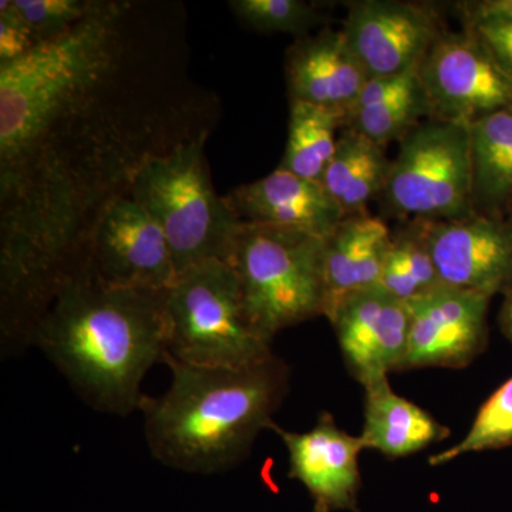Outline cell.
Returning a JSON list of instances; mask_svg holds the SVG:
<instances>
[{"label":"cell","mask_w":512,"mask_h":512,"mask_svg":"<svg viewBox=\"0 0 512 512\" xmlns=\"http://www.w3.org/2000/svg\"><path fill=\"white\" fill-rule=\"evenodd\" d=\"M500 326L505 338L512 343V289L505 293L503 306L500 311Z\"/></svg>","instance_id":"f546056e"},{"label":"cell","mask_w":512,"mask_h":512,"mask_svg":"<svg viewBox=\"0 0 512 512\" xmlns=\"http://www.w3.org/2000/svg\"><path fill=\"white\" fill-rule=\"evenodd\" d=\"M379 200L402 222L466 220L476 215L470 126L429 119L399 141Z\"/></svg>","instance_id":"52a82bcc"},{"label":"cell","mask_w":512,"mask_h":512,"mask_svg":"<svg viewBox=\"0 0 512 512\" xmlns=\"http://www.w3.org/2000/svg\"><path fill=\"white\" fill-rule=\"evenodd\" d=\"M470 35L490 53L512 83V22L503 19H483L463 23Z\"/></svg>","instance_id":"83f0119b"},{"label":"cell","mask_w":512,"mask_h":512,"mask_svg":"<svg viewBox=\"0 0 512 512\" xmlns=\"http://www.w3.org/2000/svg\"><path fill=\"white\" fill-rule=\"evenodd\" d=\"M512 444V377L501 384L478 410L466 437L429 458L431 467L446 466L480 451L500 450Z\"/></svg>","instance_id":"cb8c5ba5"},{"label":"cell","mask_w":512,"mask_h":512,"mask_svg":"<svg viewBox=\"0 0 512 512\" xmlns=\"http://www.w3.org/2000/svg\"><path fill=\"white\" fill-rule=\"evenodd\" d=\"M289 101H301L345 117L369 82L342 29L323 28L286 50Z\"/></svg>","instance_id":"9a60e30c"},{"label":"cell","mask_w":512,"mask_h":512,"mask_svg":"<svg viewBox=\"0 0 512 512\" xmlns=\"http://www.w3.org/2000/svg\"><path fill=\"white\" fill-rule=\"evenodd\" d=\"M490 296L441 285L407 302L409 345L399 372L463 369L487 348Z\"/></svg>","instance_id":"7c38bea8"},{"label":"cell","mask_w":512,"mask_h":512,"mask_svg":"<svg viewBox=\"0 0 512 512\" xmlns=\"http://www.w3.org/2000/svg\"><path fill=\"white\" fill-rule=\"evenodd\" d=\"M225 200L242 222L295 229L319 238L329 237L345 218L322 183L281 168L254 183L239 185Z\"/></svg>","instance_id":"2e32d148"},{"label":"cell","mask_w":512,"mask_h":512,"mask_svg":"<svg viewBox=\"0 0 512 512\" xmlns=\"http://www.w3.org/2000/svg\"><path fill=\"white\" fill-rule=\"evenodd\" d=\"M285 444L289 477L301 481L311 495L313 512H360L362 488L359 457L366 450L362 439L340 429L332 414H319L311 430L271 429Z\"/></svg>","instance_id":"5bb4252c"},{"label":"cell","mask_w":512,"mask_h":512,"mask_svg":"<svg viewBox=\"0 0 512 512\" xmlns=\"http://www.w3.org/2000/svg\"><path fill=\"white\" fill-rule=\"evenodd\" d=\"M390 242L392 231L382 218L362 214L339 222L325 238L328 309L346 293L380 285Z\"/></svg>","instance_id":"e0dca14e"},{"label":"cell","mask_w":512,"mask_h":512,"mask_svg":"<svg viewBox=\"0 0 512 512\" xmlns=\"http://www.w3.org/2000/svg\"><path fill=\"white\" fill-rule=\"evenodd\" d=\"M508 218H510V220L512 221V205L510 208V212H508Z\"/></svg>","instance_id":"4dcf8cb0"},{"label":"cell","mask_w":512,"mask_h":512,"mask_svg":"<svg viewBox=\"0 0 512 512\" xmlns=\"http://www.w3.org/2000/svg\"><path fill=\"white\" fill-rule=\"evenodd\" d=\"M174 0H93L69 32L0 64V353L23 355L94 229L153 158L211 134Z\"/></svg>","instance_id":"6da1fadb"},{"label":"cell","mask_w":512,"mask_h":512,"mask_svg":"<svg viewBox=\"0 0 512 512\" xmlns=\"http://www.w3.org/2000/svg\"><path fill=\"white\" fill-rule=\"evenodd\" d=\"M235 18L261 33H286L296 39L312 35V30L328 22L315 2L306 0H231Z\"/></svg>","instance_id":"d4e9b609"},{"label":"cell","mask_w":512,"mask_h":512,"mask_svg":"<svg viewBox=\"0 0 512 512\" xmlns=\"http://www.w3.org/2000/svg\"><path fill=\"white\" fill-rule=\"evenodd\" d=\"M87 272L113 288L168 291L177 279L163 229L136 200L120 198L94 229Z\"/></svg>","instance_id":"9c48e42d"},{"label":"cell","mask_w":512,"mask_h":512,"mask_svg":"<svg viewBox=\"0 0 512 512\" xmlns=\"http://www.w3.org/2000/svg\"><path fill=\"white\" fill-rule=\"evenodd\" d=\"M167 292L113 288L86 272L56 296L33 348L97 412H140L144 377L167 353Z\"/></svg>","instance_id":"7a4b0ae2"},{"label":"cell","mask_w":512,"mask_h":512,"mask_svg":"<svg viewBox=\"0 0 512 512\" xmlns=\"http://www.w3.org/2000/svg\"><path fill=\"white\" fill-rule=\"evenodd\" d=\"M390 165L384 147L342 127L335 154L320 183L345 217L369 214L370 202L382 195Z\"/></svg>","instance_id":"ffe728a7"},{"label":"cell","mask_w":512,"mask_h":512,"mask_svg":"<svg viewBox=\"0 0 512 512\" xmlns=\"http://www.w3.org/2000/svg\"><path fill=\"white\" fill-rule=\"evenodd\" d=\"M441 285L427 242L426 222H402L392 232L380 286L410 302Z\"/></svg>","instance_id":"7402d4cb"},{"label":"cell","mask_w":512,"mask_h":512,"mask_svg":"<svg viewBox=\"0 0 512 512\" xmlns=\"http://www.w3.org/2000/svg\"><path fill=\"white\" fill-rule=\"evenodd\" d=\"M167 353L177 362L242 367L274 355L249 320L234 269L220 259L178 275L167 292Z\"/></svg>","instance_id":"8992f818"},{"label":"cell","mask_w":512,"mask_h":512,"mask_svg":"<svg viewBox=\"0 0 512 512\" xmlns=\"http://www.w3.org/2000/svg\"><path fill=\"white\" fill-rule=\"evenodd\" d=\"M369 79L417 72L446 28L436 9L400 0H356L342 25Z\"/></svg>","instance_id":"30bf717a"},{"label":"cell","mask_w":512,"mask_h":512,"mask_svg":"<svg viewBox=\"0 0 512 512\" xmlns=\"http://www.w3.org/2000/svg\"><path fill=\"white\" fill-rule=\"evenodd\" d=\"M207 136L148 161L134 178L130 197L163 229L177 276L202 262H227L241 224L215 191L205 158Z\"/></svg>","instance_id":"5b68a950"},{"label":"cell","mask_w":512,"mask_h":512,"mask_svg":"<svg viewBox=\"0 0 512 512\" xmlns=\"http://www.w3.org/2000/svg\"><path fill=\"white\" fill-rule=\"evenodd\" d=\"M325 316L350 375L363 387L399 372L409 345L407 302L373 286L340 296Z\"/></svg>","instance_id":"8fae6325"},{"label":"cell","mask_w":512,"mask_h":512,"mask_svg":"<svg viewBox=\"0 0 512 512\" xmlns=\"http://www.w3.org/2000/svg\"><path fill=\"white\" fill-rule=\"evenodd\" d=\"M463 23L483 19H503L512 22V0H467L457 3Z\"/></svg>","instance_id":"f1b7e54d"},{"label":"cell","mask_w":512,"mask_h":512,"mask_svg":"<svg viewBox=\"0 0 512 512\" xmlns=\"http://www.w3.org/2000/svg\"><path fill=\"white\" fill-rule=\"evenodd\" d=\"M365 389V424L360 434L366 450L389 458L409 457L448 439L451 431L420 406L399 396L389 377Z\"/></svg>","instance_id":"ac0fdd59"},{"label":"cell","mask_w":512,"mask_h":512,"mask_svg":"<svg viewBox=\"0 0 512 512\" xmlns=\"http://www.w3.org/2000/svg\"><path fill=\"white\" fill-rule=\"evenodd\" d=\"M426 232L441 284L490 298L511 291L510 218L426 222Z\"/></svg>","instance_id":"4fadbf2b"},{"label":"cell","mask_w":512,"mask_h":512,"mask_svg":"<svg viewBox=\"0 0 512 512\" xmlns=\"http://www.w3.org/2000/svg\"><path fill=\"white\" fill-rule=\"evenodd\" d=\"M431 119L470 126L512 107V83L466 29L446 30L417 70Z\"/></svg>","instance_id":"ba28073f"},{"label":"cell","mask_w":512,"mask_h":512,"mask_svg":"<svg viewBox=\"0 0 512 512\" xmlns=\"http://www.w3.org/2000/svg\"><path fill=\"white\" fill-rule=\"evenodd\" d=\"M476 214L508 218L512 205V107L470 124Z\"/></svg>","instance_id":"d6986e66"},{"label":"cell","mask_w":512,"mask_h":512,"mask_svg":"<svg viewBox=\"0 0 512 512\" xmlns=\"http://www.w3.org/2000/svg\"><path fill=\"white\" fill-rule=\"evenodd\" d=\"M342 121L335 111L291 101L288 140L278 168L320 183L338 146Z\"/></svg>","instance_id":"44dd1931"},{"label":"cell","mask_w":512,"mask_h":512,"mask_svg":"<svg viewBox=\"0 0 512 512\" xmlns=\"http://www.w3.org/2000/svg\"><path fill=\"white\" fill-rule=\"evenodd\" d=\"M93 0H13L39 43L69 32L86 16Z\"/></svg>","instance_id":"484cf974"},{"label":"cell","mask_w":512,"mask_h":512,"mask_svg":"<svg viewBox=\"0 0 512 512\" xmlns=\"http://www.w3.org/2000/svg\"><path fill=\"white\" fill-rule=\"evenodd\" d=\"M39 40L23 20L13 0L0 2V64L15 62L39 46Z\"/></svg>","instance_id":"4316f807"},{"label":"cell","mask_w":512,"mask_h":512,"mask_svg":"<svg viewBox=\"0 0 512 512\" xmlns=\"http://www.w3.org/2000/svg\"><path fill=\"white\" fill-rule=\"evenodd\" d=\"M431 119L429 100L419 76L412 84L389 99L377 101L362 109H353L343 117L342 127L350 128L379 146L400 141L414 127Z\"/></svg>","instance_id":"603a6c76"},{"label":"cell","mask_w":512,"mask_h":512,"mask_svg":"<svg viewBox=\"0 0 512 512\" xmlns=\"http://www.w3.org/2000/svg\"><path fill=\"white\" fill-rule=\"evenodd\" d=\"M227 264L237 275L249 320L268 342L326 315L325 238L241 222Z\"/></svg>","instance_id":"277c9868"},{"label":"cell","mask_w":512,"mask_h":512,"mask_svg":"<svg viewBox=\"0 0 512 512\" xmlns=\"http://www.w3.org/2000/svg\"><path fill=\"white\" fill-rule=\"evenodd\" d=\"M163 363L173 379L160 397L144 396V437L151 456L183 473L211 476L237 467L291 392V369L275 353L242 367L187 365L168 356Z\"/></svg>","instance_id":"3957f363"}]
</instances>
